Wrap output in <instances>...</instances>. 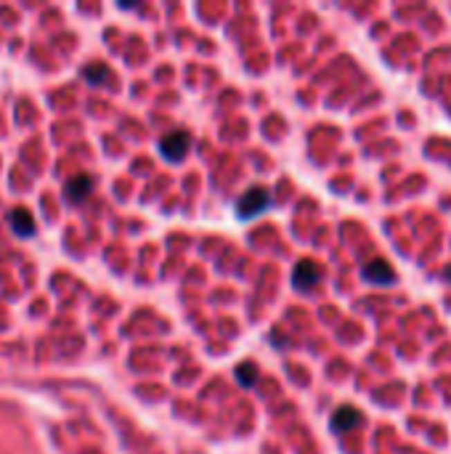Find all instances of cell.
I'll return each instance as SVG.
<instances>
[{"mask_svg": "<svg viewBox=\"0 0 451 454\" xmlns=\"http://www.w3.org/2000/svg\"><path fill=\"white\" fill-rule=\"evenodd\" d=\"M443 282H449V284H451V266H446V269H443Z\"/></svg>", "mask_w": 451, "mask_h": 454, "instance_id": "obj_10", "label": "cell"}, {"mask_svg": "<svg viewBox=\"0 0 451 454\" xmlns=\"http://www.w3.org/2000/svg\"><path fill=\"white\" fill-rule=\"evenodd\" d=\"M189 149H192V136L186 130H173V133L162 136L160 141V154L167 163H183Z\"/></svg>", "mask_w": 451, "mask_h": 454, "instance_id": "obj_2", "label": "cell"}, {"mask_svg": "<svg viewBox=\"0 0 451 454\" xmlns=\"http://www.w3.org/2000/svg\"><path fill=\"white\" fill-rule=\"evenodd\" d=\"M268 208H271V194H268V189H263V186L247 189V192L237 199V205H234L239 221H252V218H258L260 212H266Z\"/></svg>", "mask_w": 451, "mask_h": 454, "instance_id": "obj_1", "label": "cell"}, {"mask_svg": "<svg viewBox=\"0 0 451 454\" xmlns=\"http://www.w3.org/2000/svg\"><path fill=\"white\" fill-rule=\"evenodd\" d=\"M85 80L91 82V85H104V82L109 80V69L104 64H91L85 69Z\"/></svg>", "mask_w": 451, "mask_h": 454, "instance_id": "obj_9", "label": "cell"}, {"mask_svg": "<svg viewBox=\"0 0 451 454\" xmlns=\"http://www.w3.org/2000/svg\"><path fill=\"white\" fill-rule=\"evenodd\" d=\"M234 377H237V383H239L242 388H252V385L258 383V367H255L252 361H244V364L237 367Z\"/></svg>", "mask_w": 451, "mask_h": 454, "instance_id": "obj_8", "label": "cell"}, {"mask_svg": "<svg viewBox=\"0 0 451 454\" xmlns=\"http://www.w3.org/2000/svg\"><path fill=\"white\" fill-rule=\"evenodd\" d=\"M91 189H93V179L91 176H72L64 183V199L69 205H80V202L88 199Z\"/></svg>", "mask_w": 451, "mask_h": 454, "instance_id": "obj_6", "label": "cell"}, {"mask_svg": "<svg viewBox=\"0 0 451 454\" xmlns=\"http://www.w3.org/2000/svg\"><path fill=\"white\" fill-rule=\"evenodd\" d=\"M364 276H367V282L371 284H377V287H393L398 279H396V269L387 263V260H369L367 266H364Z\"/></svg>", "mask_w": 451, "mask_h": 454, "instance_id": "obj_4", "label": "cell"}, {"mask_svg": "<svg viewBox=\"0 0 451 454\" xmlns=\"http://www.w3.org/2000/svg\"><path fill=\"white\" fill-rule=\"evenodd\" d=\"M361 412L353 409V406H340L338 412L332 415V420H329V428H332V433H351L356 430L358 425H361Z\"/></svg>", "mask_w": 451, "mask_h": 454, "instance_id": "obj_5", "label": "cell"}, {"mask_svg": "<svg viewBox=\"0 0 451 454\" xmlns=\"http://www.w3.org/2000/svg\"><path fill=\"white\" fill-rule=\"evenodd\" d=\"M319 279H322V269L313 260H300L295 266V271H292V284H295V290L300 292L313 290L319 284Z\"/></svg>", "mask_w": 451, "mask_h": 454, "instance_id": "obj_3", "label": "cell"}, {"mask_svg": "<svg viewBox=\"0 0 451 454\" xmlns=\"http://www.w3.org/2000/svg\"><path fill=\"white\" fill-rule=\"evenodd\" d=\"M8 226L14 228V234H19V237H30L35 231V221L24 208H17V210L8 212Z\"/></svg>", "mask_w": 451, "mask_h": 454, "instance_id": "obj_7", "label": "cell"}]
</instances>
